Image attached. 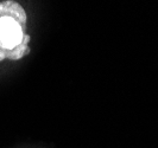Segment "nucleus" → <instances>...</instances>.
Returning <instances> with one entry per match:
<instances>
[{"mask_svg":"<svg viewBox=\"0 0 158 148\" xmlns=\"http://www.w3.org/2000/svg\"><path fill=\"white\" fill-rule=\"evenodd\" d=\"M27 16L16 0L0 1V62L19 61L30 52Z\"/></svg>","mask_w":158,"mask_h":148,"instance_id":"1","label":"nucleus"}]
</instances>
